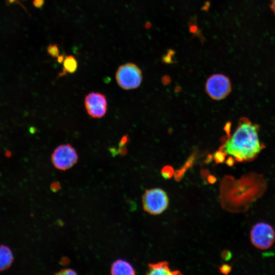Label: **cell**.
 Returning <instances> with one entry per match:
<instances>
[{"label": "cell", "mask_w": 275, "mask_h": 275, "mask_svg": "<svg viewBox=\"0 0 275 275\" xmlns=\"http://www.w3.org/2000/svg\"><path fill=\"white\" fill-rule=\"evenodd\" d=\"M259 125L247 118H241L232 135L222 138L219 150L230 155L238 162L252 161L264 148L259 140Z\"/></svg>", "instance_id": "cell-1"}, {"label": "cell", "mask_w": 275, "mask_h": 275, "mask_svg": "<svg viewBox=\"0 0 275 275\" xmlns=\"http://www.w3.org/2000/svg\"><path fill=\"white\" fill-rule=\"evenodd\" d=\"M116 80L122 89L126 90L134 89L141 84V70L135 64H124L118 69L116 73Z\"/></svg>", "instance_id": "cell-2"}, {"label": "cell", "mask_w": 275, "mask_h": 275, "mask_svg": "<svg viewBox=\"0 0 275 275\" xmlns=\"http://www.w3.org/2000/svg\"><path fill=\"white\" fill-rule=\"evenodd\" d=\"M142 201L144 210L153 215L162 213L169 205V199L166 193L158 188L146 190Z\"/></svg>", "instance_id": "cell-3"}, {"label": "cell", "mask_w": 275, "mask_h": 275, "mask_svg": "<svg viewBox=\"0 0 275 275\" xmlns=\"http://www.w3.org/2000/svg\"><path fill=\"white\" fill-rule=\"evenodd\" d=\"M76 150L70 144H62L56 148L52 155V162L57 169L65 171L72 168L78 161Z\"/></svg>", "instance_id": "cell-4"}, {"label": "cell", "mask_w": 275, "mask_h": 275, "mask_svg": "<svg viewBox=\"0 0 275 275\" xmlns=\"http://www.w3.org/2000/svg\"><path fill=\"white\" fill-rule=\"evenodd\" d=\"M250 238L251 243L255 247L267 250L271 247L275 241V230L269 224L257 223L251 230Z\"/></svg>", "instance_id": "cell-5"}, {"label": "cell", "mask_w": 275, "mask_h": 275, "mask_svg": "<svg viewBox=\"0 0 275 275\" xmlns=\"http://www.w3.org/2000/svg\"><path fill=\"white\" fill-rule=\"evenodd\" d=\"M231 90L229 78L222 74H216L208 78L206 83V91L209 96L215 100L226 98Z\"/></svg>", "instance_id": "cell-6"}, {"label": "cell", "mask_w": 275, "mask_h": 275, "mask_svg": "<svg viewBox=\"0 0 275 275\" xmlns=\"http://www.w3.org/2000/svg\"><path fill=\"white\" fill-rule=\"evenodd\" d=\"M85 107L88 115L93 118H101L107 111L106 96L98 92H91L85 98Z\"/></svg>", "instance_id": "cell-7"}, {"label": "cell", "mask_w": 275, "mask_h": 275, "mask_svg": "<svg viewBox=\"0 0 275 275\" xmlns=\"http://www.w3.org/2000/svg\"><path fill=\"white\" fill-rule=\"evenodd\" d=\"M147 275H181L179 270H172L170 269L169 263L167 261H161L156 264H148Z\"/></svg>", "instance_id": "cell-8"}, {"label": "cell", "mask_w": 275, "mask_h": 275, "mask_svg": "<svg viewBox=\"0 0 275 275\" xmlns=\"http://www.w3.org/2000/svg\"><path fill=\"white\" fill-rule=\"evenodd\" d=\"M111 273L113 275H134L136 273L129 262L122 259H118L112 265Z\"/></svg>", "instance_id": "cell-9"}, {"label": "cell", "mask_w": 275, "mask_h": 275, "mask_svg": "<svg viewBox=\"0 0 275 275\" xmlns=\"http://www.w3.org/2000/svg\"><path fill=\"white\" fill-rule=\"evenodd\" d=\"M13 261V253L10 248L3 245H0V272L10 268Z\"/></svg>", "instance_id": "cell-10"}, {"label": "cell", "mask_w": 275, "mask_h": 275, "mask_svg": "<svg viewBox=\"0 0 275 275\" xmlns=\"http://www.w3.org/2000/svg\"><path fill=\"white\" fill-rule=\"evenodd\" d=\"M78 64L75 57L72 55L66 56L63 61V70L60 75H63L66 73H73L78 69Z\"/></svg>", "instance_id": "cell-11"}, {"label": "cell", "mask_w": 275, "mask_h": 275, "mask_svg": "<svg viewBox=\"0 0 275 275\" xmlns=\"http://www.w3.org/2000/svg\"><path fill=\"white\" fill-rule=\"evenodd\" d=\"M196 154L194 153L189 158V159L187 161L185 164L182 166L180 169L178 170L174 173L175 179L177 181H179L182 179L184 176L185 173L187 171V169L192 167L194 164V162L195 159Z\"/></svg>", "instance_id": "cell-12"}, {"label": "cell", "mask_w": 275, "mask_h": 275, "mask_svg": "<svg viewBox=\"0 0 275 275\" xmlns=\"http://www.w3.org/2000/svg\"><path fill=\"white\" fill-rule=\"evenodd\" d=\"M174 169L169 165L164 166L161 170V175L166 179L171 178L174 175Z\"/></svg>", "instance_id": "cell-13"}, {"label": "cell", "mask_w": 275, "mask_h": 275, "mask_svg": "<svg viewBox=\"0 0 275 275\" xmlns=\"http://www.w3.org/2000/svg\"><path fill=\"white\" fill-rule=\"evenodd\" d=\"M47 52L53 58H57L59 56L58 46L56 44H50L47 47Z\"/></svg>", "instance_id": "cell-14"}, {"label": "cell", "mask_w": 275, "mask_h": 275, "mask_svg": "<svg viewBox=\"0 0 275 275\" xmlns=\"http://www.w3.org/2000/svg\"><path fill=\"white\" fill-rule=\"evenodd\" d=\"M226 155V154L219 150L215 152L213 158L216 164H220L224 163L225 161Z\"/></svg>", "instance_id": "cell-15"}, {"label": "cell", "mask_w": 275, "mask_h": 275, "mask_svg": "<svg viewBox=\"0 0 275 275\" xmlns=\"http://www.w3.org/2000/svg\"><path fill=\"white\" fill-rule=\"evenodd\" d=\"M56 274L60 275H77V272L72 269H66L59 270V272H57Z\"/></svg>", "instance_id": "cell-16"}, {"label": "cell", "mask_w": 275, "mask_h": 275, "mask_svg": "<svg viewBox=\"0 0 275 275\" xmlns=\"http://www.w3.org/2000/svg\"><path fill=\"white\" fill-rule=\"evenodd\" d=\"M232 267L230 265L227 264H224L222 265L221 267H219V270L224 275H228L230 272H231Z\"/></svg>", "instance_id": "cell-17"}, {"label": "cell", "mask_w": 275, "mask_h": 275, "mask_svg": "<svg viewBox=\"0 0 275 275\" xmlns=\"http://www.w3.org/2000/svg\"><path fill=\"white\" fill-rule=\"evenodd\" d=\"M221 257L223 260L225 261H229L232 257V254L231 251L229 250H224L221 253Z\"/></svg>", "instance_id": "cell-18"}, {"label": "cell", "mask_w": 275, "mask_h": 275, "mask_svg": "<svg viewBox=\"0 0 275 275\" xmlns=\"http://www.w3.org/2000/svg\"><path fill=\"white\" fill-rule=\"evenodd\" d=\"M44 2H45L44 0H33V4L35 7L38 8V9H40L44 5Z\"/></svg>", "instance_id": "cell-19"}, {"label": "cell", "mask_w": 275, "mask_h": 275, "mask_svg": "<svg viewBox=\"0 0 275 275\" xmlns=\"http://www.w3.org/2000/svg\"><path fill=\"white\" fill-rule=\"evenodd\" d=\"M235 161L234 158L232 157V156H229V158H227V160L226 161H225V163L229 167H232V166H233L234 164H235Z\"/></svg>", "instance_id": "cell-20"}, {"label": "cell", "mask_w": 275, "mask_h": 275, "mask_svg": "<svg viewBox=\"0 0 275 275\" xmlns=\"http://www.w3.org/2000/svg\"><path fill=\"white\" fill-rule=\"evenodd\" d=\"M207 181L210 184H214L216 181V178L215 176L210 175L207 176Z\"/></svg>", "instance_id": "cell-21"}, {"label": "cell", "mask_w": 275, "mask_h": 275, "mask_svg": "<svg viewBox=\"0 0 275 275\" xmlns=\"http://www.w3.org/2000/svg\"><path fill=\"white\" fill-rule=\"evenodd\" d=\"M6 1L7 2H8V3H9V4H12L14 3H16L20 4L21 6L23 7V8H24V7H23V5H22V4L21 3H20V2H19V1H18V0H6Z\"/></svg>", "instance_id": "cell-22"}, {"label": "cell", "mask_w": 275, "mask_h": 275, "mask_svg": "<svg viewBox=\"0 0 275 275\" xmlns=\"http://www.w3.org/2000/svg\"><path fill=\"white\" fill-rule=\"evenodd\" d=\"M270 7L273 13L275 14V0H271V4H270Z\"/></svg>", "instance_id": "cell-23"}, {"label": "cell", "mask_w": 275, "mask_h": 275, "mask_svg": "<svg viewBox=\"0 0 275 275\" xmlns=\"http://www.w3.org/2000/svg\"><path fill=\"white\" fill-rule=\"evenodd\" d=\"M208 173H209V172H208V171L207 170H203L201 172V175H202L203 177L205 178L208 176Z\"/></svg>", "instance_id": "cell-24"}, {"label": "cell", "mask_w": 275, "mask_h": 275, "mask_svg": "<svg viewBox=\"0 0 275 275\" xmlns=\"http://www.w3.org/2000/svg\"><path fill=\"white\" fill-rule=\"evenodd\" d=\"M64 60V56L60 55L58 57V59H57V61L59 63H62V62H63Z\"/></svg>", "instance_id": "cell-25"}, {"label": "cell", "mask_w": 275, "mask_h": 275, "mask_svg": "<svg viewBox=\"0 0 275 275\" xmlns=\"http://www.w3.org/2000/svg\"><path fill=\"white\" fill-rule=\"evenodd\" d=\"M212 158H213V156H212V155H208L207 158V159L206 160V163L208 164V163H210V161H212Z\"/></svg>", "instance_id": "cell-26"}]
</instances>
